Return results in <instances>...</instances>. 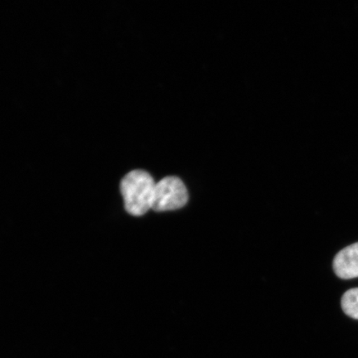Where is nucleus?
I'll list each match as a JSON object with an SVG mask.
<instances>
[{
    "mask_svg": "<svg viewBox=\"0 0 358 358\" xmlns=\"http://www.w3.org/2000/svg\"><path fill=\"white\" fill-rule=\"evenodd\" d=\"M156 182L145 170H133L120 182L124 208L132 216L141 217L152 209Z\"/></svg>",
    "mask_w": 358,
    "mask_h": 358,
    "instance_id": "obj_1",
    "label": "nucleus"
},
{
    "mask_svg": "<svg viewBox=\"0 0 358 358\" xmlns=\"http://www.w3.org/2000/svg\"><path fill=\"white\" fill-rule=\"evenodd\" d=\"M341 303L343 310L348 316L358 320V288L348 290L343 294Z\"/></svg>",
    "mask_w": 358,
    "mask_h": 358,
    "instance_id": "obj_4",
    "label": "nucleus"
},
{
    "mask_svg": "<svg viewBox=\"0 0 358 358\" xmlns=\"http://www.w3.org/2000/svg\"><path fill=\"white\" fill-rule=\"evenodd\" d=\"M334 270L339 278H357L358 243L347 246L336 255L334 259Z\"/></svg>",
    "mask_w": 358,
    "mask_h": 358,
    "instance_id": "obj_3",
    "label": "nucleus"
},
{
    "mask_svg": "<svg viewBox=\"0 0 358 358\" xmlns=\"http://www.w3.org/2000/svg\"><path fill=\"white\" fill-rule=\"evenodd\" d=\"M189 201V192L180 178L169 176L156 182L153 205L155 212L174 211L185 207Z\"/></svg>",
    "mask_w": 358,
    "mask_h": 358,
    "instance_id": "obj_2",
    "label": "nucleus"
}]
</instances>
